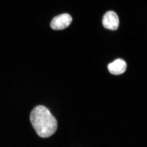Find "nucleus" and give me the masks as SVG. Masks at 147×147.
Returning <instances> with one entry per match:
<instances>
[{
  "label": "nucleus",
  "mask_w": 147,
  "mask_h": 147,
  "mask_svg": "<svg viewBox=\"0 0 147 147\" xmlns=\"http://www.w3.org/2000/svg\"><path fill=\"white\" fill-rule=\"evenodd\" d=\"M72 21V18L68 13H63L57 16L53 19L51 27L53 30H63L69 26Z\"/></svg>",
  "instance_id": "2"
},
{
  "label": "nucleus",
  "mask_w": 147,
  "mask_h": 147,
  "mask_svg": "<svg viewBox=\"0 0 147 147\" xmlns=\"http://www.w3.org/2000/svg\"><path fill=\"white\" fill-rule=\"evenodd\" d=\"M102 23L105 28L115 31L118 28L119 21L118 16L115 12L109 11L104 16Z\"/></svg>",
  "instance_id": "3"
},
{
  "label": "nucleus",
  "mask_w": 147,
  "mask_h": 147,
  "mask_svg": "<svg viewBox=\"0 0 147 147\" xmlns=\"http://www.w3.org/2000/svg\"><path fill=\"white\" fill-rule=\"evenodd\" d=\"M30 119L34 129L40 137H49L57 131V119L44 106L39 105L34 108L30 114Z\"/></svg>",
  "instance_id": "1"
},
{
  "label": "nucleus",
  "mask_w": 147,
  "mask_h": 147,
  "mask_svg": "<svg viewBox=\"0 0 147 147\" xmlns=\"http://www.w3.org/2000/svg\"><path fill=\"white\" fill-rule=\"evenodd\" d=\"M108 67L109 72L112 74L121 75L126 71L127 64L124 60L119 58L110 63Z\"/></svg>",
  "instance_id": "4"
}]
</instances>
